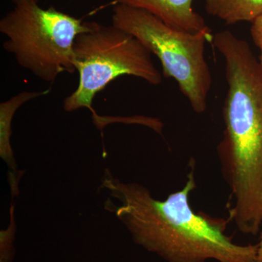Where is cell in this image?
Wrapping results in <instances>:
<instances>
[{
	"mask_svg": "<svg viewBox=\"0 0 262 262\" xmlns=\"http://www.w3.org/2000/svg\"><path fill=\"white\" fill-rule=\"evenodd\" d=\"M51 91V89L42 91H23L0 103V157L9 168L8 182L10 192L13 198L19 194L18 184L23 171L17 170L14 154L10 144L12 120L17 110L23 106L24 103L41 96H46Z\"/></svg>",
	"mask_w": 262,
	"mask_h": 262,
	"instance_id": "cell-7",
	"label": "cell"
},
{
	"mask_svg": "<svg viewBox=\"0 0 262 262\" xmlns=\"http://www.w3.org/2000/svg\"><path fill=\"white\" fill-rule=\"evenodd\" d=\"M207 13L227 24L253 22L262 15V0H204Z\"/></svg>",
	"mask_w": 262,
	"mask_h": 262,
	"instance_id": "cell-8",
	"label": "cell"
},
{
	"mask_svg": "<svg viewBox=\"0 0 262 262\" xmlns=\"http://www.w3.org/2000/svg\"><path fill=\"white\" fill-rule=\"evenodd\" d=\"M260 51H261V53H260V56H259V65H260V68H261V75H262V48L260 49Z\"/></svg>",
	"mask_w": 262,
	"mask_h": 262,
	"instance_id": "cell-12",
	"label": "cell"
},
{
	"mask_svg": "<svg viewBox=\"0 0 262 262\" xmlns=\"http://www.w3.org/2000/svg\"><path fill=\"white\" fill-rule=\"evenodd\" d=\"M12 2L13 8L0 20L5 51L44 82L53 83L63 72L74 73V43L89 29L88 21L54 8L45 9L39 0Z\"/></svg>",
	"mask_w": 262,
	"mask_h": 262,
	"instance_id": "cell-4",
	"label": "cell"
},
{
	"mask_svg": "<svg viewBox=\"0 0 262 262\" xmlns=\"http://www.w3.org/2000/svg\"><path fill=\"white\" fill-rule=\"evenodd\" d=\"M14 206H10V224L6 230H2L0 234V262H12L14 256V242L15 234V222Z\"/></svg>",
	"mask_w": 262,
	"mask_h": 262,
	"instance_id": "cell-9",
	"label": "cell"
},
{
	"mask_svg": "<svg viewBox=\"0 0 262 262\" xmlns=\"http://www.w3.org/2000/svg\"><path fill=\"white\" fill-rule=\"evenodd\" d=\"M223 56L228 91L223 108L225 132L218 146L231 190V211L244 220L262 218V75L244 39L230 31L213 36Z\"/></svg>",
	"mask_w": 262,
	"mask_h": 262,
	"instance_id": "cell-2",
	"label": "cell"
},
{
	"mask_svg": "<svg viewBox=\"0 0 262 262\" xmlns=\"http://www.w3.org/2000/svg\"><path fill=\"white\" fill-rule=\"evenodd\" d=\"M89 29L80 33L74 43V63L80 80L77 89L63 101V108L71 113L87 108L93 120L103 131L105 117L93 108L95 96L117 77H139L158 85L163 75L155 67L151 53L135 37L115 27L88 21Z\"/></svg>",
	"mask_w": 262,
	"mask_h": 262,
	"instance_id": "cell-3",
	"label": "cell"
},
{
	"mask_svg": "<svg viewBox=\"0 0 262 262\" xmlns=\"http://www.w3.org/2000/svg\"><path fill=\"white\" fill-rule=\"evenodd\" d=\"M113 25L135 37L159 58L164 77L175 80L196 113L206 111L212 76L205 46L213 41L211 29L186 32L146 10L120 3L113 8Z\"/></svg>",
	"mask_w": 262,
	"mask_h": 262,
	"instance_id": "cell-5",
	"label": "cell"
},
{
	"mask_svg": "<svg viewBox=\"0 0 262 262\" xmlns=\"http://www.w3.org/2000/svg\"><path fill=\"white\" fill-rule=\"evenodd\" d=\"M181 190L158 201L149 189L123 183L103 173L100 189L111 198L104 203L128 229L134 242L167 262H256L257 244L238 245L226 234L229 222L193 211L189 196L196 189L194 160Z\"/></svg>",
	"mask_w": 262,
	"mask_h": 262,
	"instance_id": "cell-1",
	"label": "cell"
},
{
	"mask_svg": "<svg viewBox=\"0 0 262 262\" xmlns=\"http://www.w3.org/2000/svg\"><path fill=\"white\" fill-rule=\"evenodd\" d=\"M251 37L253 42L259 49L262 48V15L255 19L251 29Z\"/></svg>",
	"mask_w": 262,
	"mask_h": 262,
	"instance_id": "cell-10",
	"label": "cell"
},
{
	"mask_svg": "<svg viewBox=\"0 0 262 262\" xmlns=\"http://www.w3.org/2000/svg\"><path fill=\"white\" fill-rule=\"evenodd\" d=\"M256 262H262V231L260 235L259 242L257 244Z\"/></svg>",
	"mask_w": 262,
	"mask_h": 262,
	"instance_id": "cell-11",
	"label": "cell"
},
{
	"mask_svg": "<svg viewBox=\"0 0 262 262\" xmlns=\"http://www.w3.org/2000/svg\"><path fill=\"white\" fill-rule=\"evenodd\" d=\"M115 3L146 10L170 27L186 32L210 29L193 8V0H117Z\"/></svg>",
	"mask_w": 262,
	"mask_h": 262,
	"instance_id": "cell-6",
	"label": "cell"
}]
</instances>
